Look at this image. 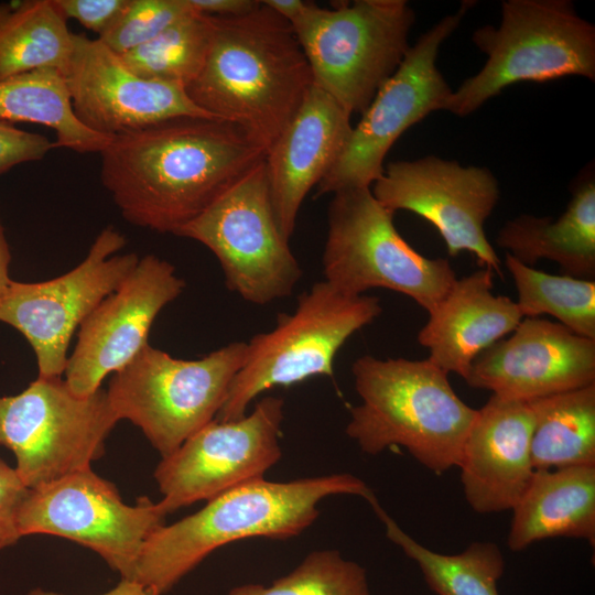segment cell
Wrapping results in <instances>:
<instances>
[{
	"label": "cell",
	"mask_w": 595,
	"mask_h": 595,
	"mask_svg": "<svg viewBox=\"0 0 595 595\" xmlns=\"http://www.w3.org/2000/svg\"><path fill=\"white\" fill-rule=\"evenodd\" d=\"M100 181L134 226L175 232L266 156L238 127L177 117L110 138Z\"/></svg>",
	"instance_id": "1"
},
{
	"label": "cell",
	"mask_w": 595,
	"mask_h": 595,
	"mask_svg": "<svg viewBox=\"0 0 595 595\" xmlns=\"http://www.w3.org/2000/svg\"><path fill=\"white\" fill-rule=\"evenodd\" d=\"M212 19L205 63L185 91L267 153L314 85L309 61L292 25L262 1L247 13Z\"/></svg>",
	"instance_id": "2"
},
{
	"label": "cell",
	"mask_w": 595,
	"mask_h": 595,
	"mask_svg": "<svg viewBox=\"0 0 595 595\" xmlns=\"http://www.w3.org/2000/svg\"><path fill=\"white\" fill-rule=\"evenodd\" d=\"M372 494L364 480L348 473L245 483L208 500L197 512L155 530L142 549L132 580L163 595L216 549L250 538L296 537L317 519L323 499L355 495L367 500Z\"/></svg>",
	"instance_id": "3"
},
{
	"label": "cell",
	"mask_w": 595,
	"mask_h": 595,
	"mask_svg": "<svg viewBox=\"0 0 595 595\" xmlns=\"http://www.w3.org/2000/svg\"><path fill=\"white\" fill-rule=\"evenodd\" d=\"M351 372L361 403L350 409L345 432L364 453L397 445L436 475L458 466L477 410L456 394L447 372L429 359L370 355Z\"/></svg>",
	"instance_id": "4"
},
{
	"label": "cell",
	"mask_w": 595,
	"mask_h": 595,
	"mask_svg": "<svg viewBox=\"0 0 595 595\" xmlns=\"http://www.w3.org/2000/svg\"><path fill=\"white\" fill-rule=\"evenodd\" d=\"M498 26L476 29L484 66L453 90L446 111L465 117L506 87L566 76L595 82V25L570 0H504Z\"/></svg>",
	"instance_id": "5"
},
{
	"label": "cell",
	"mask_w": 595,
	"mask_h": 595,
	"mask_svg": "<svg viewBox=\"0 0 595 595\" xmlns=\"http://www.w3.org/2000/svg\"><path fill=\"white\" fill-rule=\"evenodd\" d=\"M381 313L376 296L346 294L324 280L314 283L299 295L293 312L280 313L271 331L247 342L245 361L216 420L242 418L253 399L269 389L333 377L337 351Z\"/></svg>",
	"instance_id": "6"
},
{
	"label": "cell",
	"mask_w": 595,
	"mask_h": 595,
	"mask_svg": "<svg viewBox=\"0 0 595 595\" xmlns=\"http://www.w3.org/2000/svg\"><path fill=\"white\" fill-rule=\"evenodd\" d=\"M246 351L247 342H232L198 359H181L148 344L111 375L110 407L166 457L216 419Z\"/></svg>",
	"instance_id": "7"
},
{
	"label": "cell",
	"mask_w": 595,
	"mask_h": 595,
	"mask_svg": "<svg viewBox=\"0 0 595 595\" xmlns=\"http://www.w3.org/2000/svg\"><path fill=\"white\" fill-rule=\"evenodd\" d=\"M415 13L405 0L312 2L292 25L314 86L350 115L364 113L408 52Z\"/></svg>",
	"instance_id": "8"
},
{
	"label": "cell",
	"mask_w": 595,
	"mask_h": 595,
	"mask_svg": "<svg viewBox=\"0 0 595 595\" xmlns=\"http://www.w3.org/2000/svg\"><path fill=\"white\" fill-rule=\"evenodd\" d=\"M393 214L375 198L371 187L333 194L322 257L324 281L351 295L392 290L429 312L447 293L455 272L447 259H431L412 248L397 230Z\"/></svg>",
	"instance_id": "9"
},
{
	"label": "cell",
	"mask_w": 595,
	"mask_h": 595,
	"mask_svg": "<svg viewBox=\"0 0 595 595\" xmlns=\"http://www.w3.org/2000/svg\"><path fill=\"white\" fill-rule=\"evenodd\" d=\"M119 420L107 391L77 396L62 377H41L0 397V445L17 459L22 483L35 488L91 468Z\"/></svg>",
	"instance_id": "10"
},
{
	"label": "cell",
	"mask_w": 595,
	"mask_h": 595,
	"mask_svg": "<svg viewBox=\"0 0 595 595\" xmlns=\"http://www.w3.org/2000/svg\"><path fill=\"white\" fill-rule=\"evenodd\" d=\"M175 236L208 248L227 289L252 304L291 295L302 277L275 217L264 159Z\"/></svg>",
	"instance_id": "11"
},
{
	"label": "cell",
	"mask_w": 595,
	"mask_h": 595,
	"mask_svg": "<svg viewBox=\"0 0 595 595\" xmlns=\"http://www.w3.org/2000/svg\"><path fill=\"white\" fill-rule=\"evenodd\" d=\"M475 1L443 17L410 45L399 67L379 88L338 160L317 184V194L371 187L382 175L385 158L410 127L433 111L447 109L453 94L436 66L443 42L458 28Z\"/></svg>",
	"instance_id": "12"
},
{
	"label": "cell",
	"mask_w": 595,
	"mask_h": 595,
	"mask_svg": "<svg viewBox=\"0 0 595 595\" xmlns=\"http://www.w3.org/2000/svg\"><path fill=\"white\" fill-rule=\"evenodd\" d=\"M166 515L148 497L127 505L112 483L87 468L29 489L18 529L21 538L72 540L96 552L121 578L132 580L145 542Z\"/></svg>",
	"instance_id": "13"
},
{
	"label": "cell",
	"mask_w": 595,
	"mask_h": 595,
	"mask_svg": "<svg viewBox=\"0 0 595 595\" xmlns=\"http://www.w3.org/2000/svg\"><path fill=\"white\" fill-rule=\"evenodd\" d=\"M112 226L104 228L85 259L71 271L41 282L11 281L0 295V322L20 332L32 347L39 376L62 377L74 333L139 262Z\"/></svg>",
	"instance_id": "14"
},
{
	"label": "cell",
	"mask_w": 595,
	"mask_h": 595,
	"mask_svg": "<svg viewBox=\"0 0 595 595\" xmlns=\"http://www.w3.org/2000/svg\"><path fill=\"white\" fill-rule=\"evenodd\" d=\"M282 398L267 396L234 421L213 420L192 434L154 470L166 513L263 478L282 456Z\"/></svg>",
	"instance_id": "15"
},
{
	"label": "cell",
	"mask_w": 595,
	"mask_h": 595,
	"mask_svg": "<svg viewBox=\"0 0 595 595\" xmlns=\"http://www.w3.org/2000/svg\"><path fill=\"white\" fill-rule=\"evenodd\" d=\"M371 186L372 195L387 209L409 210L430 221L450 256L468 251L501 275V261L485 232L500 195L489 169L463 166L430 154L388 163Z\"/></svg>",
	"instance_id": "16"
},
{
	"label": "cell",
	"mask_w": 595,
	"mask_h": 595,
	"mask_svg": "<svg viewBox=\"0 0 595 595\" xmlns=\"http://www.w3.org/2000/svg\"><path fill=\"white\" fill-rule=\"evenodd\" d=\"M184 280L172 263L147 255L120 285L87 315L64 371L68 388L89 396L102 380L129 364L148 345L159 313L180 296Z\"/></svg>",
	"instance_id": "17"
},
{
	"label": "cell",
	"mask_w": 595,
	"mask_h": 595,
	"mask_svg": "<svg viewBox=\"0 0 595 595\" xmlns=\"http://www.w3.org/2000/svg\"><path fill=\"white\" fill-rule=\"evenodd\" d=\"M65 76L78 120L109 138L177 117L216 119L194 105L184 87L140 77L85 34L73 36Z\"/></svg>",
	"instance_id": "18"
},
{
	"label": "cell",
	"mask_w": 595,
	"mask_h": 595,
	"mask_svg": "<svg viewBox=\"0 0 595 595\" xmlns=\"http://www.w3.org/2000/svg\"><path fill=\"white\" fill-rule=\"evenodd\" d=\"M476 389L530 401L595 383V339L560 323L524 317L473 361L464 379Z\"/></svg>",
	"instance_id": "19"
},
{
	"label": "cell",
	"mask_w": 595,
	"mask_h": 595,
	"mask_svg": "<svg viewBox=\"0 0 595 595\" xmlns=\"http://www.w3.org/2000/svg\"><path fill=\"white\" fill-rule=\"evenodd\" d=\"M532 429L527 401L493 394L477 410L457 466L465 499L475 512L511 510L520 499L534 473Z\"/></svg>",
	"instance_id": "20"
},
{
	"label": "cell",
	"mask_w": 595,
	"mask_h": 595,
	"mask_svg": "<svg viewBox=\"0 0 595 595\" xmlns=\"http://www.w3.org/2000/svg\"><path fill=\"white\" fill-rule=\"evenodd\" d=\"M351 115L314 86L264 156L271 202L290 240L306 194L328 173L346 148Z\"/></svg>",
	"instance_id": "21"
},
{
	"label": "cell",
	"mask_w": 595,
	"mask_h": 595,
	"mask_svg": "<svg viewBox=\"0 0 595 595\" xmlns=\"http://www.w3.org/2000/svg\"><path fill=\"white\" fill-rule=\"evenodd\" d=\"M490 268L456 279L444 298L429 311L418 334L429 360L463 379L476 357L513 332L523 316L515 301L495 295Z\"/></svg>",
	"instance_id": "22"
},
{
	"label": "cell",
	"mask_w": 595,
	"mask_h": 595,
	"mask_svg": "<svg viewBox=\"0 0 595 595\" xmlns=\"http://www.w3.org/2000/svg\"><path fill=\"white\" fill-rule=\"evenodd\" d=\"M508 548L519 552L551 538H576L595 545V466L534 470L517 504Z\"/></svg>",
	"instance_id": "23"
},
{
	"label": "cell",
	"mask_w": 595,
	"mask_h": 595,
	"mask_svg": "<svg viewBox=\"0 0 595 595\" xmlns=\"http://www.w3.org/2000/svg\"><path fill=\"white\" fill-rule=\"evenodd\" d=\"M496 242L521 263L540 259L556 262L563 274L595 278V180L587 174L572 188L564 213L550 216L519 215L499 229Z\"/></svg>",
	"instance_id": "24"
},
{
	"label": "cell",
	"mask_w": 595,
	"mask_h": 595,
	"mask_svg": "<svg viewBox=\"0 0 595 595\" xmlns=\"http://www.w3.org/2000/svg\"><path fill=\"white\" fill-rule=\"evenodd\" d=\"M0 120L42 125L55 132L54 147L100 153L110 138L76 117L65 74L43 67L0 80Z\"/></svg>",
	"instance_id": "25"
},
{
	"label": "cell",
	"mask_w": 595,
	"mask_h": 595,
	"mask_svg": "<svg viewBox=\"0 0 595 595\" xmlns=\"http://www.w3.org/2000/svg\"><path fill=\"white\" fill-rule=\"evenodd\" d=\"M73 36L52 0L0 2V80L43 67L65 74Z\"/></svg>",
	"instance_id": "26"
},
{
	"label": "cell",
	"mask_w": 595,
	"mask_h": 595,
	"mask_svg": "<svg viewBox=\"0 0 595 595\" xmlns=\"http://www.w3.org/2000/svg\"><path fill=\"white\" fill-rule=\"evenodd\" d=\"M527 402L534 470L595 466V383Z\"/></svg>",
	"instance_id": "27"
},
{
	"label": "cell",
	"mask_w": 595,
	"mask_h": 595,
	"mask_svg": "<svg viewBox=\"0 0 595 595\" xmlns=\"http://www.w3.org/2000/svg\"><path fill=\"white\" fill-rule=\"evenodd\" d=\"M367 501L385 524L387 538L418 564L436 595H499L497 584L506 563L496 543L476 541L456 554L439 553L403 531L382 509L375 494Z\"/></svg>",
	"instance_id": "28"
},
{
	"label": "cell",
	"mask_w": 595,
	"mask_h": 595,
	"mask_svg": "<svg viewBox=\"0 0 595 595\" xmlns=\"http://www.w3.org/2000/svg\"><path fill=\"white\" fill-rule=\"evenodd\" d=\"M505 264L518 293L523 317L549 314L571 332L595 339V281L553 275L528 267L509 253Z\"/></svg>",
	"instance_id": "29"
},
{
	"label": "cell",
	"mask_w": 595,
	"mask_h": 595,
	"mask_svg": "<svg viewBox=\"0 0 595 595\" xmlns=\"http://www.w3.org/2000/svg\"><path fill=\"white\" fill-rule=\"evenodd\" d=\"M212 34V17L193 11L120 57L142 78L185 88L205 63Z\"/></svg>",
	"instance_id": "30"
},
{
	"label": "cell",
	"mask_w": 595,
	"mask_h": 595,
	"mask_svg": "<svg viewBox=\"0 0 595 595\" xmlns=\"http://www.w3.org/2000/svg\"><path fill=\"white\" fill-rule=\"evenodd\" d=\"M227 595H372L367 572L359 563L327 549L309 553L289 574L270 586L248 583Z\"/></svg>",
	"instance_id": "31"
},
{
	"label": "cell",
	"mask_w": 595,
	"mask_h": 595,
	"mask_svg": "<svg viewBox=\"0 0 595 595\" xmlns=\"http://www.w3.org/2000/svg\"><path fill=\"white\" fill-rule=\"evenodd\" d=\"M193 11L186 0H130L117 22L97 39L122 55L151 41Z\"/></svg>",
	"instance_id": "32"
},
{
	"label": "cell",
	"mask_w": 595,
	"mask_h": 595,
	"mask_svg": "<svg viewBox=\"0 0 595 595\" xmlns=\"http://www.w3.org/2000/svg\"><path fill=\"white\" fill-rule=\"evenodd\" d=\"M52 148L54 142L45 136L0 120V175L17 165L42 160Z\"/></svg>",
	"instance_id": "33"
},
{
	"label": "cell",
	"mask_w": 595,
	"mask_h": 595,
	"mask_svg": "<svg viewBox=\"0 0 595 595\" xmlns=\"http://www.w3.org/2000/svg\"><path fill=\"white\" fill-rule=\"evenodd\" d=\"M65 20L74 19L94 31L105 34L127 9L130 0H52Z\"/></svg>",
	"instance_id": "34"
},
{
	"label": "cell",
	"mask_w": 595,
	"mask_h": 595,
	"mask_svg": "<svg viewBox=\"0 0 595 595\" xmlns=\"http://www.w3.org/2000/svg\"><path fill=\"white\" fill-rule=\"evenodd\" d=\"M28 491L15 469L0 458V552L21 538L18 517Z\"/></svg>",
	"instance_id": "35"
},
{
	"label": "cell",
	"mask_w": 595,
	"mask_h": 595,
	"mask_svg": "<svg viewBox=\"0 0 595 595\" xmlns=\"http://www.w3.org/2000/svg\"><path fill=\"white\" fill-rule=\"evenodd\" d=\"M198 13L210 17H232L247 13L260 1L256 0H186Z\"/></svg>",
	"instance_id": "36"
},
{
	"label": "cell",
	"mask_w": 595,
	"mask_h": 595,
	"mask_svg": "<svg viewBox=\"0 0 595 595\" xmlns=\"http://www.w3.org/2000/svg\"><path fill=\"white\" fill-rule=\"evenodd\" d=\"M28 595H62L52 591L34 588ZM101 595H161L155 589L138 581L121 578V581L110 591Z\"/></svg>",
	"instance_id": "37"
},
{
	"label": "cell",
	"mask_w": 595,
	"mask_h": 595,
	"mask_svg": "<svg viewBox=\"0 0 595 595\" xmlns=\"http://www.w3.org/2000/svg\"><path fill=\"white\" fill-rule=\"evenodd\" d=\"M262 2L290 24L295 23L312 3L302 0H263Z\"/></svg>",
	"instance_id": "38"
},
{
	"label": "cell",
	"mask_w": 595,
	"mask_h": 595,
	"mask_svg": "<svg viewBox=\"0 0 595 595\" xmlns=\"http://www.w3.org/2000/svg\"><path fill=\"white\" fill-rule=\"evenodd\" d=\"M11 252L6 237L4 228L0 221V295L8 289L12 279L9 277Z\"/></svg>",
	"instance_id": "39"
}]
</instances>
